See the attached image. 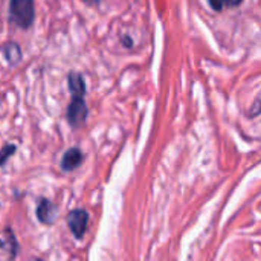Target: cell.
Masks as SVG:
<instances>
[{"mask_svg": "<svg viewBox=\"0 0 261 261\" xmlns=\"http://www.w3.org/2000/svg\"><path fill=\"white\" fill-rule=\"evenodd\" d=\"M5 236H6L5 248L9 249V255H11L9 258L14 260L15 255H17V252H18V249H20V246H18L17 239H15V236H14V231H12L11 228H6V229H5Z\"/></svg>", "mask_w": 261, "mask_h": 261, "instance_id": "8", "label": "cell"}, {"mask_svg": "<svg viewBox=\"0 0 261 261\" xmlns=\"http://www.w3.org/2000/svg\"><path fill=\"white\" fill-rule=\"evenodd\" d=\"M83 161H84L83 151L78 147H72V148H69L63 154L60 167H61L63 171H73V170H76L83 164Z\"/></svg>", "mask_w": 261, "mask_h": 261, "instance_id": "5", "label": "cell"}, {"mask_svg": "<svg viewBox=\"0 0 261 261\" xmlns=\"http://www.w3.org/2000/svg\"><path fill=\"white\" fill-rule=\"evenodd\" d=\"M0 52H2V55L5 57V60L9 63V64H17L20 60H21V57H23V54H21V49H20V46L15 43V41H6V43H3L2 46H0Z\"/></svg>", "mask_w": 261, "mask_h": 261, "instance_id": "7", "label": "cell"}, {"mask_svg": "<svg viewBox=\"0 0 261 261\" xmlns=\"http://www.w3.org/2000/svg\"><path fill=\"white\" fill-rule=\"evenodd\" d=\"M17 151V147L14 145V144H5L3 147H2V150H0V167H3L6 162H8V159L14 154Z\"/></svg>", "mask_w": 261, "mask_h": 261, "instance_id": "9", "label": "cell"}, {"mask_svg": "<svg viewBox=\"0 0 261 261\" xmlns=\"http://www.w3.org/2000/svg\"><path fill=\"white\" fill-rule=\"evenodd\" d=\"M0 102H2V93H0Z\"/></svg>", "mask_w": 261, "mask_h": 261, "instance_id": "10", "label": "cell"}, {"mask_svg": "<svg viewBox=\"0 0 261 261\" xmlns=\"http://www.w3.org/2000/svg\"><path fill=\"white\" fill-rule=\"evenodd\" d=\"M67 84H69V90H70L73 98H84V95H86V80L80 72H75V70L69 72Z\"/></svg>", "mask_w": 261, "mask_h": 261, "instance_id": "6", "label": "cell"}, {"mask_svg": "<svg viewBox=\"0 0 261 261\" xmlns=\"http://www.w3.org/2000/svg\"><path fill=\"white\" fill-rule=\"evenodd\" d=\"M37 219L40 223L43 225H52L55 222L57 217V208L55 205L49 200V199H38V205H37Z\"/></svg>", "mask_w": 261, "mask_h": 261, "instance_id": "4", "label": "cell"}, {"mask_svg": "<svg viewBox=\"0 0 261 261\" xmlns=\"http://www.w3.org/2000/svg\"><path fill=\"white\" fill-rule=\"evenodd\" d=\"M37 261H43V260H41V258H38V260H37Z\"/></svg>", "mask_w": 261, "mask_h": 261, "instance_id": "11", "label": "cell"}, {"mask_svg": "<svg viewBox=\"0 0 261 261\" xmlns=\"http://www.w3.org/2000/svg\"><path fill=\"white\" fill-rule=\"evenodd\" d=\"M87 104L84 101V98H72V101L67 106V112H66V118L70 127L78 128L81 127L86 119H87Z\"/></svg>", "mask_w": 261, "mask_h": 261, "instance_id": "2", "label": "cell"}, {"mask_svg": "<svg viewBox=\"0 0 261 261\" xmlns=\"http://www.w3.org/2000/svg\"><path fill=\"white\" fill-rule=\"evenodd\" d=\"M67 226L70 229V232L73 234L75 239H83L86 231H87V223H89V214L86 210H72L69 211L67 217H66Z\"/></svg>", "mask_w": 261, "mask_h": 261, "instance_id": "3", "label": "cell"}, {"mask_svg": "<svg viewBox=\"0 0 261 261\" xmlns=\"http://www.w3.org/2000/svg\"><path fill=\"white\" fill-rule=\"evenodd\" d=\"M35 20V6L32 0H11L9 21L21 29H29Z\"/></svg>", "mask_w": 261, "mask_h": 261, "instance_id": "1", "label": "cell"}]
</instances>
